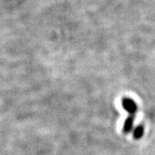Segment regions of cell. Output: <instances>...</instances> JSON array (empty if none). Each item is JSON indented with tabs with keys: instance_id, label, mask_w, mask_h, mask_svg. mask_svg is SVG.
I'll use <instances>...</instances> for the list:
<instances>
[{
	"instance_id": "6da1fadb",
	"label": "cell",
	"mask_w": 155,
	"mask_h": 155,
	"mask_svg": "<svg viewBox=\"0 0 155 155\" xmlns=\"http://www.w3.org/2000/svg\"><path fill=\"white\" fill-rule=\"evenodd\" d=\"M122 106L130 115H134L137 111V105L135 102L129 97H123L122 99Z\"/></svg>"
},
{
	"instance_id": "7a4b0ae2",
	"label": "cell",
	"mask_w": 155,
	"mask_h": 155,
	"mask_svg": "<svg viewBox=\"0 0 155 155\" xmlns=\"http://www.w3.org/2000/svg\"><path fill=\"white\" fill-rule=\"evenodd\" d=\"M134 117L133 116H129L125 120L124 124H123V127H122V132L123 133L128 134L131 132L134 126Z\"/></svg>"
},
{
	"instance_id": "3957f363",
	"label": "cell",
	"mask_w": 155,
	"mask_h": 155,
	"mask_svg": "<svg viewBox=\"0 0 155 155\" xmlns=\"http://www.w3.org/2000/svg\"><path fill=\"white\" fill-rule=\"evenodd\" d=\"M144 134V127L142 125H138L134 130V139L135 140H140Z\"/></svg>"
}]
</instances>
